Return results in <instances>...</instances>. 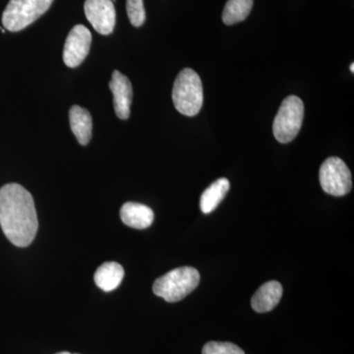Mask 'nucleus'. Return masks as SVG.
<instances>
[{"mask_svg":"<svg viewBox=\"0 0 354 354\" xmlns=\"http://www.w3.org/2000/svg\"><path fill=\"white\" fill-rule=\"evenodd\" d=\"M0 227L15 246H29L36 237L39 221L34 199L20 184L0 188Z\"/></svg>","mask_w":354,"mask_h":354,"instance_id":"f257e3e1","label":"nucleus"},{"mask_svg":"<svg viewBox=\"0 0 354 354\" xmlns=\"http://www.w3.org/2000/svg\"><path fill=\"white\" fill-rule=\"evenodd\" d=\"M200 283V274L195 268L180 267L156 279L153 291L165 301H180L190 295Z\"/></svg>","mask_w":354,"mask_h":354,"instance_id":"f03ea898","label":"nucleus"},{"mask_svg":"<svg viewBox=\"0 0 354 354\" xmlns=\"http://www.w3.org/2000/svg\"><path fill=\"white\" fill-rule=\"evenodd\" d=\"M172 101L177 111L186 116H195L203 106L201 78L193 69L181 70L174 81Z\"/></svg>","mask_w":354,"mask_h":354,"instance_id":"7ed1b4c3","label":"nucleus"},{"mask_svg":"<svg viewBox=\"0 0 354 354\" xmlns=\"http://www.w3.org/2000/svg\"><path fill=\"white\" fill-rule=\"evenodd\" d=\"M53 2V0H10L2 14V24L8 31H22L44 15Z\"/></svg>","mask_w":354,"mask_h":354,"instance_id":"20e7f679","label":"nucleus"},{"mask_svg":"<svg viewBox=\"0 0 354 354\" xmlns=\"http://www.w3.org/2000/svg\"><path fill=\"white\" fill-rule=\"evenodd\" d=\"M304 118V104L301 99L297 95L286 97L279 109L272 124L274 138L279 143H290L301 129Z\"/></svg>","mask_w":354,"mask_h":354,"instance_id":"39448f33","label":"nucleus"},{"mask_svg":"<svg viewBox=\"0 0 354 354\" xmlns=\"http://www.w3.org/2000/svg\"><path fill=\"white\" fill-rule=\"evenodd\" d=\"M319 179L323 190L333 196H344L353 188L351 171L346 162L337 157H330L323 162Z\"/></svg>","mask_w":354,"mask_h":354,"instance_id":"423d86ee","label":"nucleus"},{"mask_svg":"<svg viewBox=\"0 0 354 354\" xmlns=\"http://www.w3.org/2000/svg\"><path fill=\"white\" fill-rule=\"evenodd\" d=\"M92 34L83 25H76L70 31L64 44V62L70 68L79 66L90 51Z\"/></svg>","mask_w":354,"mask_h":354,"instance_id":"0eeeda50","label":"nucleus"},{"mask_svg":"<svg viewBox=\"0 0 354 354\" xmlns=\"http://www.w3.org/2000/svg\"><path fill=\"white\" fill-rule=\"evenodd\" d=\"M84 10L88 22L99 34H111L115 26L116 13L111 0H86Z\"/></svg>","mask_w":354,"mask_h":354,"instance_id":"6e6552de","label":"nucleus"},{"mask_svg":"<svg viewBox=\"0 0 354 354\" xmlns=\"http://www.w3.org/2000/svg\"><path fill=\"white\" fill-rule=\"evenodd\" d=\"M109 88L113 92L114 111L116 115L120 120H128L133 95L131 82L127 76L115 70L111 75Z\"/></svg>","mask_w":354,"mask_h":354,"instance_id":"1a4fd4ad","label":"nucleus"},{"mask_svg":"<svg viewBox=\"0 0 354 354\" xmlns=\"http://www.w3.org/2000/svg\"><path fill=\"white\" fill-rule=\"evenodd\" d=\"M153 216V209L150 207L139 203L127 202L120 209V218L123 223L136 230L151 227Z\"/></svg>","mask_w":354,"mask_h":354,"instance_id":"9d476101","label":"nucleus"},{"mask_svg":"<svg viewBox=\"0 0 354 354\" xmlns=\"http://www.w3.org/2000/svg\"><path fill=\"white\" fill-rule=\"evenodd\" d=\"M283 297V286L279 281H268L261 286L251 300L254 311L266 313L272 311L281 301Z\"/></svg>","mask_w":354,"mask_h":354,"instance_id":"9b49d317","label":"nucleus"},{"mask_svg":"<svg viewBox=\"0 0 354 354\" xmlns=\"http://www.w3.org/2000/svg\"><path fill=\"white\" fill-rule=\"evenodd\" d=\"M70 127L81 145L88 144L92 138V116L87 109L73 106L69 111Z\"/></svg>","mask_w":354,"mask_h":354,"instance_id":"f8f14e48","label":"nucleus"},{"mask_svg":"<svg viewBox=\"0 0 354 354\" xmlns=\"http://www.w3.org/2000/svg\"><path fill=\"white\" fill-rule=\"evenodd\" d=\"M124 277V269L116 262H106L95 272V283L102 290L113 291L120 286Z\"/></svg>","mask_w":354,"mask_h":354,"instance_id":"ddd939ff","label":"nucleus"},{"mask_svg":"<svg viewBox=\"0 0 354 354\" xmlns=\"http://www.w3.org/2000/svg\"><path fill=\"white\" fill-rule=\"evenodd\" d=\"M228 190L230 181L227 178H220L212 183L200 198V209L203 213L209 214L218 208L220 203L225 199Z\"/></svg>","mask_w":354,"mask_h":354,"instance_id":"4468645a","label":"nucleus"},{"mask_svg":"<svg viewBox=\"0 0 354 354\" xmlns=\"http://www.w3.org/2000/svg\"><path fill=\"white\" fill-rule=\"evenodd\" d=\"M254 0H227L223 12L225 25H234L248 17L252 10Z\"/></svg>","mask_w":354,"mask_h":354,"instance_id":"2eb2a0df","label":"nucleus"},{"mask_svg":"<svg viewBox=\"0 0 354 354\" xmlns=\"http://www.w3.org/2000/svg\"><path fill=\"white\" fill-rule=\"evenodd\" d=\"M127 10L130 23L134 27H141L145 23L146 11L143 0H127Z\"/></svg>","mask_w":354,"mask_h":354,"instance_id":"dca6fc26","label":"nucleus"},{"mask_svg":"<svg viewBox=\"0 0 354 354\" xmlns=\"http://www.w3.org/2000/svg\"><path fill=\"white\" fill-rule=\"evenodd\" d=\"M202 354H245V353L232 342H209L205 344Z\"/></svg>","mask_w":354,"mask_h":354,"instance_id":"f3484780","label":"nucleus"},{"mask_svg":"<svg viewBox=\"0 0 354 354\" xmlns=\"http://www.w3.org/2000/svg\"><path fill=\"white\" fill-rule=\"evenodd\" d=\"M55 354H76V353H70L68 351H62V353H58Z\"/></svg>","mask_w":354,"mask_h":354,"instance_id":"a211bd4d","label":"nucleus"},{"mask_svg":"<svg viewBox=\"0 0 354 354\" xmlns=\"http://www.w3.org/2000/svg\"><path fill=\"white\" fill-rule=\"evenodd\" d=\"M351 73H354V64H351Z\"/></svg>","mask_w":354,"mask_h":354,"instance_id":"6ab92c4d","label":"nucleus"}]
</instances>
